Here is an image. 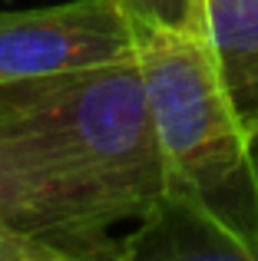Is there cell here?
<instances>
[{
    "mask_svg": "<svg viewBox=\"0 0 258 261\" xmlns=\"http://www.w3.org/2000/svg\"><path fill=\"white\" fill-rule=\"evenodd\" d=\"M119 7L146 27L179 30L199 37L202 27V0H119Z\"/></svg>",
    "mask_w": 258,
    "mask_h": 261,
    "instance_id": "5b68a950",
    "label": "cell"
},
{
    "mask_svg": "<svg viewBox=\"0 0 258 261\" xmlns=\"http://www.w3.org/2000/svg\"><path fill=\"white\" fill-rule=\"evenodd\" d=\"M166 202L139 57L0 86V222L66 261L123 258L119 225Z\"/></svg>",
    "mask_w": 258,
    "mask_h": 261,
    "instance_id": "6da1fadb",
    "label": "cell"
},
{
    "mask_svg": "<svg viewBox=\"0 0 258 261\" xmlns=\"http://www.w3.org/2000/svg\"><path fill=\"white\" fill-rule=\"evenodd\" d=\"M199 40L235 113L258 142V0H202Z\"/></svg>",
    "mask_w": 258,
    "mask_h": 261,
    "instance_id": "277c9868",
    "label": "cell"
},
{
    "mask_svg": "<svg viewBox=\"0 0 258 261\" xmlns=\"http://www.w3.org/2000/svg\"><path fill=\"white\" fill-rule=\"evenodd\" d=\"M139 66L166 162V205L209 225L235 258L258 261V142L235 113L205 43L149 27Z\"/></svg>",
    "mask_w": 258,
    "mask_h": 261,
    "instance_id": "7a4b0ae2",
    "label": "cell"
},
{
    "mask_svg": "<svg viewBox=\"0 0 258 261\" xmlns=\"http://www.w3.org/2000/svg\"><path fill=\"white\" fill-rule=\"evenodd\" d=\"M146 33L149 27L129 17L119 0L0 10V86L139 57Z\"/></svg>",
    "mask_w": 258,
    "mask_h": 261,
    "instance_id": "3957f363",
    "label": "cell"
},
{
    "mask_svg": "<svg viewBox=\"0 0 258 261\" xmlns=\"http://www.w3.org/2000/svg\"><path fill=\"white\" fill-rule=\"evenodd\" d=\"M0 261H66L57 248L37 242L30 235H20L10 225L0 222Z\"/></svg>",
    "mask_w": 258,
    "mask_h": 261,
    "instance_id": "8992f818",
    "label": "cell"
}]
</instances>
